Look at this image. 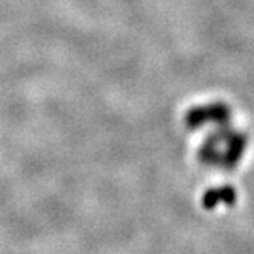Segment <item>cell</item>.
Listing matches in <instances>:
<instances>
[{"mask_svg": "<svg viewBox=\"0 0 254 254\" xmlns=\"http://www.w3.org/2000/svg\"><path fill=\"white\" fill-rule=\"evenodd\" d=\"M248 148V135L230 125L215 128L204 138L198 149V160L202 165L219 169L233 171L242 161Z\"/></svg>", "mask_w": 254, "mask_h": 254, "instance_id": "6da1fadb", "label": "cell"}, {"mask_svg": "<svg viewBox=\"0 0 254 254\" xmlns=\"http://www.w3.org/2000/svg\"><path fill=\"white\" fill-rule=\"evenodd\" d=\"M230 121H232V110L224 102L195 105L184 116V125L190 131H199L204 128H221L230 125Z\"/></svg>", "mask_w": 254, "mask_h": 254, "instance_id": "7a4b0ae2", "label": "cell"}, {"mask_svg": "<svg viewBox=\"0 0 254 254\" xmlns=\"http://www.w3.org/2000/svg\"><path fill=\"white\" fill-rule=\"evenodd\" d=\"M238 192L230 184H221L207 189L202 195V207L205 210H216L218 207H232L236 204Z\"/></svg>", "mask_w": 254, "mask_h": 254, "instance_id": "3957f363", "label": "cell"}]
</instances>
